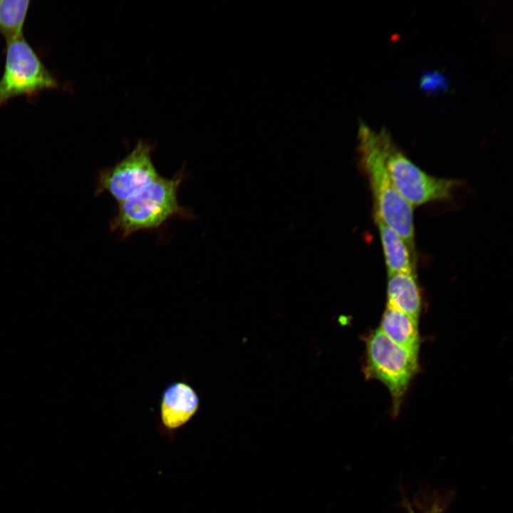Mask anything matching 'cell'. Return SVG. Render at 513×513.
<instances>
[{
  "label": "cell",
  "instance_id": "1",
  "mask_svg": "<svg viewBox=\"0 0 513 513\" xmlns=\"http://www.w3.org/2000/svg\"><path fill=\"white\" fill-rule=\"evenodd\" d=\"M185 167L171 178L161 176L118 203L109 220L111 232L126 239L136 232L159 228L170 219H193L192 212L180 206L178 192L185 179Z\"/></svg>",
  "mask_w": 513,
  "mask_h": 513
},
{
  "label": "cell",
  "instance_id": "2",
  "mask_svg": "<svg viewBox=\"0 0 513 513\" xmlns=\"http://www.w3.org/2000/svg\"><path fill=\"white\" fill-rule=\"evenodd\" d=\"M363 166L369 177L374 212L395 231L415 256L413 207L400 194L387 170L378 130L361 123L358 130Z\"/></svg>",
  "mask_w": 513,
  "mask_h": 513
},
{
  "label": "cell",
  "instance_id": "3",
  "mask_svg": "<svg viewBox=\"0 0 513 513\" xmlns=\"http://www.w3.org/2000/svg\"><path fill=\"white\" fill-rule=\"evenodd\" d=\"M366 379H376L388 389L396 416L409 385L418 370V352L403 348L385 336L378 328L364 339Z\"/></svg>",
  "mask_w": 513,
  "mask_h": 513
},
{
  "label": "cell",
  "instance_id": "4",
  "mask_svg": "<svg viewBox=\"0 0 513 513\" xmlns=\"http://www.w3.org/2000/svg\"><path fill=\"white\" fill-rule=\"evenodd\" d=\"M380 148L389 175L403 197L413 207L449 200L460 182L432 176L412 162L394 142L389 131L378 130Z\"/></svg>",
  "mask_w": 513,
  "mask_h": 513
},
{
  "label": "cell",
  "instance_id": "5",
  "mask_svg": "<svg viewBox=\"0 0 513 513\" xmlns=\"http://www.w3.org/2000/svg\"><path fill=\"white\" fill-rule=\"evenodd\" d=\"M60 84L24 36L6 41L0 78V107L20 95L33 97Z\"/></svg>",
  "mask_w": 513,
  "mask_h": 513
},
{
  "label": "cell",
  "instance_id": "6",
  "mask_svg": "<svg viewBox=\"0 0 513 513\" xmlns=\"http://www.w3.org/2000/svg\"><path fill=\"white\" fill-rule=\"evenodd\" d=\"M153 149L150 142L140 140L122 160L98 171L95 196L108 192L120 203L159 177L152 160Z\"/></svg>",
  "mask_w": 513,
  "mask_h": 513
},
{
  "label": "cell",
  "instance_id": "7",
  "mask_svg": "<svg viewBox=\"0 0 513 513\" xmlns=\"http://www.w3.org/2000/svg\"><path fill=\"white\" fill-rule=\"evenodd\" d=\"M200 404L199 395L187 379L170 383L160 400L158 432L173 439L176 432L195 416Z\"/></svg>",
  "mask_w": 513,
  "mask_h": 513
},
{
  "label": "cell",
  "instance_id": "8",
  "mask_svg": "<svg viewBox=\"0 0 513 513\" xmlns=\"http://www.w3.org/2000/svg\"><path fill=\"white\" fill-rule=\"evenodd\" d=\"M387 304L418 321L422 308V296L415 271L388 274Z\"/></svg>",
  "mask_w": 513,
  "mask_h": 513
},
{
  "label": "cell",
  "instance_id": "9",
  "mask_svg": "<svg viewBox=\"0 0 513 513\" xmlns=\"http://www.w3.org/2000/svg\"><path fill=\"white\" fill-rule=\"evenodd\" d=\"M374 219L380 237L388 274L415 271V256L398 233L374 212Z\"/></svg>",
  "mask_w": 513,
  "mask_h": 513
},
{
  "label": "cell",
  "instance_id": "10",
  "mask_svg": "<svg viewBox=\"0 0 513 513\" xmlns=\"http://www.w3.org/2000/svg\"><path fill=\"white\" fill-rule=\"evenodd\" d=\"M378 329L395 343L418 351V321L403 312L387 304Z\"/></svg>",
  "mask_w": 513,
  "mask_h": 513
},
{
  "label": "cell",
  "instance_id": "11",
  "mask_svg": "<svg viewBox=\"0 0 513 513\" xmlns=\"http://www.w3.org/2000/svg\"><path fill=\"white\" fill-rule=\"evenodd\" d=\"M29 0H0V33L7 40L23 36Z\"/></svg>",
  "mask_w": 513,
  "mask_h": 513
},
{
  "label": "cell",
  "instance_id": "12",
  "mask_svg": "<svg viewBox=\"0 0 513 513\" xmlns=\"http://www.w3.org/2000/svg\"><path fill=\"white\" fill-rule=\"evenodd\" d=\"M420 87L425 93H438L447 88L448 82L442 73L437 71H429L421 76Z\"/></svg>",
  "mask_w": 513,
  "mask_h": 513
},
{
  "label": "cell",
  "instance_id": "13",
  "mask_svg": "<svg viewBox=\"0 0 513 513\" xmlns=\"http://www.w3.org/2000/svg\"><path fill=\"white\" fill-rule=\"evenodd\" d=\"M410 513H414V512L409 508ZM443 510L442 507L438 504H433L430 509L424 513H442Z\"/></svg>",
  "mask_w": 513,
  "mask_h": 513
}]
</instances>
